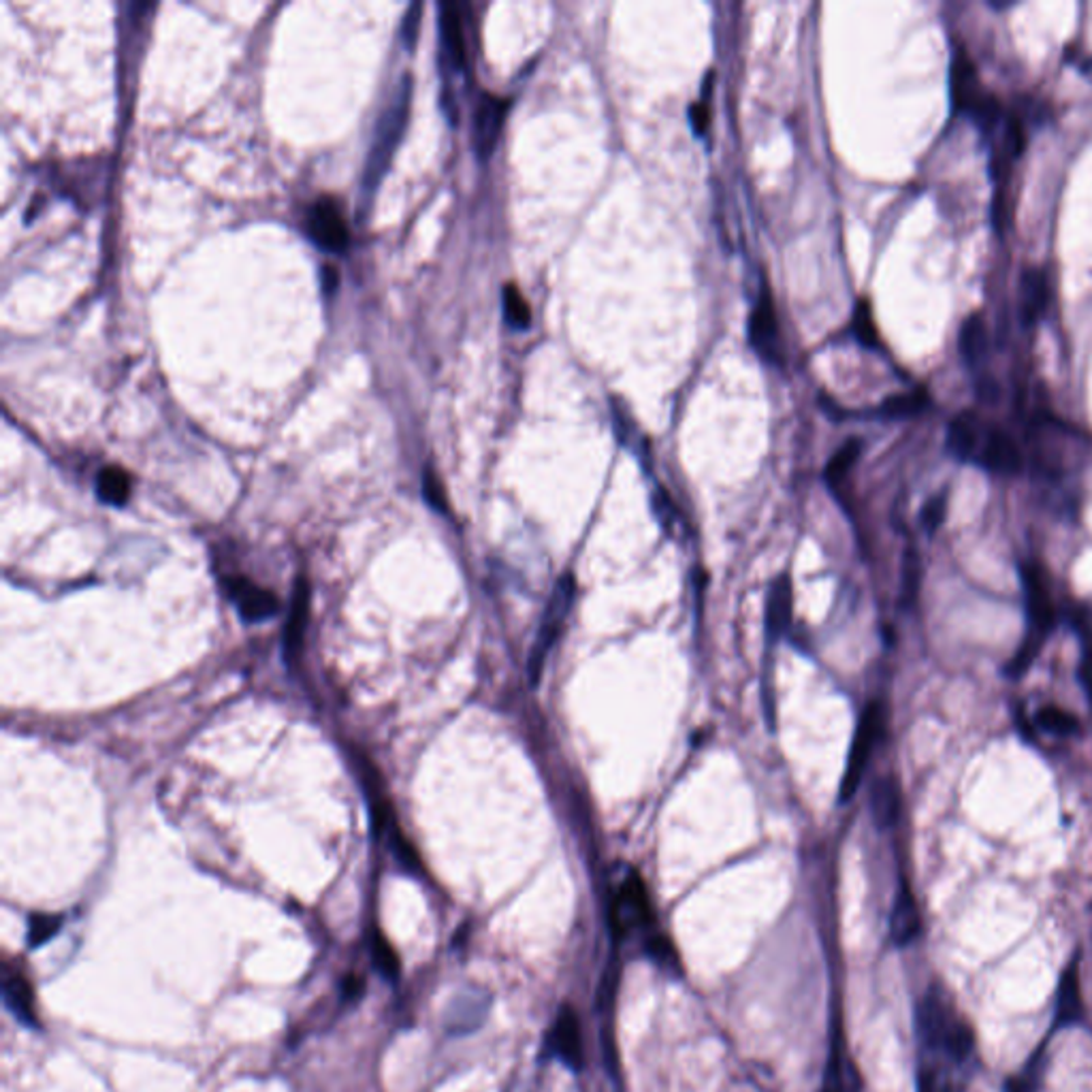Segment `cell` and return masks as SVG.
Listing matches in <instances>:
<instances>
[{
    "instance_id": "6da1fadb",
    "label": "cell",
    "mask_w": 1092,
    "mask_h": 1092,
    "mask_svg": "<svg viewBox=\"0 0 1092 1092\" xmlns=\"http://www.w3.org/2000/svg\"><path fill=\"white\" fill-rule=\"evenodd\" d=\"M922 1092H960L975 1058L973 1028L944 990L931 988L918 1007Z\"/></svg>"
},
{
    "instance_id": "7a4b0ae2",
    "label": "cell",
    "mask_w": 1092,
    "mask_h": 1092,
    "mask_svg": "<svg viewBox=\"0 0 1092 1092\" xmlns=\"http://www.w3.org/2000/svg\"><path fill=\"white\" fill-rule=\"evenodd\" d=\"M946 442L956 459L975 463L985 472L1011 476L1024 465V454L1015 439L975 410H964L950 420Z\"/></svg>"
},
{
    "instance_id": "3957f363",
    "label": "cell",
    "mask_w": 1092,
    "mask_h": 1092,
    "mask_svg": "<svg viewBox=\"0 0 1092 1092\" xmlns=\"http://www.w3.org/2000/svg\"><path fill=\"white\" fill-rule=\"evenodd\" d=\"M950 95L954 110L973 118V123L983 133H990L1000 125L1003 108H1000L998 99L983 88L975 63L962 48L956 50L952 56Z\"/></svg>"
},
{
    "instance_id": "277c9868",
    "label": "cell",
    "mask_w": 1092,
    "mask_h": 1092,
    "mask_svg": "<svg viewBox=\"0 0 1092 1092\" xmlns=\"http://www.w3.org/2000/svg\"><path fill=\"white\" fill-rule=\"evenodd\" d=\"M410 97H412V78L410 75H402V82L398 86L396 99L391 101L387 112L383 114L381 123H378L374 143L370 147V154L366 160V169H363V194L372 196L374 190L381 184V179L389 171V164L393 158L402 135L408 125V112H410Z\"/></svg>"
},
{
    "instance_id": "5b68a950",
    "label": "cell",
    "mask_w": 1092,
    "mask_h": 1092,
    "mask_svg": "<svg viewBox=\"0 0 1092 1092\" xmlns=\"http://www.w3.org/2000/svg\"><path fill=\"white\" fill-rule=\"evenodd\" d=\"M1022 581H1024V589H1026V606H1028L1030 630H1028V636H1026V641L1022 643L1020 651L1015 654L1013 662L1009 664V669H1007L1009 677H1020L1028 669L1030 662L1035 660L1039 647L1043 645V639L1048 636V632L1054 626V606H1052L1048 587H1045V583H1043V576H1041L1039 568H1035V566L1022 568Z\"/></svg>"
},
{
    "instance_id": "8992f818",
    "label": "cell",
    "mask_w": 1092,
    "mask_h": 1092,
    "mask_svg": "<svg viewBox=\"0 0 1092 1092\" xmlns=\"http://www.w3.org/2000/svg\"><path fill=\"white\" fill-rule=\"evenodd\" d=\"M572 602H574V579L570 574H564L557 581L549 604H546L540 632L536 636V643H534L532 651H529L527 673H529V681H532V685H538V682H540L546 656H549L553 643H557V639H559L561 628H564L568 613L572 609Z\"/></svg>"
},
{
    "instance_id": "52a82bcc",
    "label": "cell",
    "mask_w": 1092,
    "mask_h": 1092,
    "mask_svg": "<svg viewBox=\"0 0 1092 1092\" xmlns=\"http://www.w3.org/2000/svg\"><path fill=\"white\" fill-rule=\"evenodd\" d=\"M879 732H882V706L871 704L867 710H864V715L858 723L854 742H852V749H849V760H847L845 775H843L841 790H839L841 802L852 800V796L856 794L860 779L864 775V768H867V760L871 755L873 742L877 740Z\"/></svg>"
},
{
    "instance_id": "ba28073f",
    "label": "cell",
    "mask_w": 1092,
    "mask_h": 1092,
    "mask_svg": "<svg viewBox=\"0 0 1092 1092\" xmlns=\"http://www.w3.org/2000/svg\"><path fill=\"white\" fill-rule=\"evenodd\" d=\"M510 108V101L495 97V95H482L476 110H474V123H472V145L476 156L480 160H489L493 149L499 141V135L504 129V120Z\"/></svg>"
},
{
    "instance_id": "9c48e42d",
    "label": "cell",
    "mask_w": 1092,
    "mask_h": 1092,
    "mask_svg": "<svg viewBox=\"0 0 1092 1092\" xmlns=\"http://www.w3.org/2000/svg\"><path fill=\"white\" fill-rule=\"evenodd\" d=\"M308 231L310 237L318 246L329 252H344L348 246V226L342 216V209L336 199L331 196H321L312 209L308 218Z\"/></svg>"
},
{
    "instance_id": "30bf717a",
    "label": "cell",
    "mask_w": 1092,
    "mask_h": 1092,
    "mask_svg": "<svg viewBox=\"0 0 1092 1092\" xmlns=\"http://www.w3.org/2000/svg\"><path fill=\"white\" fill-rule=\"evenodd\" d=\"M611 918L617 935H626L632 929H639L649 922V899L643 882L636 875H630L621 884L613 903Z\"/></svg>"
},
{
    "instance_id": "8fae6325",
    "label": "cell",
    "mask_w": 1092,
    "mask_h": 1092,
    "mask_svg": "<svg viewBox=\"0 0 1092 1092\" xmlns=\"http://www.w3.org/2000/svg\"><path fill=\"white\" fill-rule=\"evenodd\" d=\"M749 342L755 353L764 361L781 363V342H779V323L777 312L772 308V299L768 293H762L749 316Z\"/></svg>"
},
{
    "instance_id": "7c38bea8",
    "label": "cell",
    "mask_w": 1092,
    "mask_h": 1092,
    "mask_svg": "<svg viewBox=\"0 0 1092 1092\" xmlns=\"http://www.w3.org/2000/svg\"><path fill=\"white\" fill-rule=\"evenodd\" d=\"M489 1013V996L478 990L454 996L444 1013V1028L450 1035H467L480 1028Z\"/></svg>"
},
{
    "instance_id": "4fadbf2b",
    "label": "cell",
    "mask_w": 1092,
    "mask_h": 1092,
    "mask_svg": "<svg viewBox=\"0 0 1092 1092\" xmlns=\"http://www.w3.org/2000/svg\"><path fill=\"white\" fill-rule=\"evenodd\" d=\"M1050 306V282L1048 273L1039 267H1028L1020 276L1018 308L1024 327H1035Z\"/></svg>"
},
{
    "instance_id": "5bb4252c",
    "label": "cell",
    "mask_w": 1092,
    "mask_h": 1092,
    "mask_svg": "<svg viewBox=\"0 0 1092 1092\" xmlns=\"http://www.w3.org/2000/svg\"><path fill=\"white\" fill-rule=\"evenodd\" d=\"M229 594L239 606V613L246 621H263L278 613V598L271 594L269 589H263L256 583L244 579V576H235V579L226 581Z\"/></svg>"
},
{
    "instance_id": "9a60e30c",
    "label": "cell",
    "mask_w": 1092,
    "mask_h": 1092,
    "mask_svg": "<svg viewBox=\"0 0 1092 1092\" xmlns=\"http://www.w3.org/2000/svg\"><path fill=\"white\" fill-rule=\"evenodd\" d=\"M553 1050L555 1054L564 1060V1063L579 1071L583 1067V1039H581V1024L579 1015L570 1007L564 1005L559 1009L555 1024H553Z\"/></svg>"
},
{
    "instance_id": "2e32d148",
    "label": "cell",
    "mask_w": 1092,
    "mask_h": 1092,
    "mask_svg": "<svg viewBox=\"0 0 1092 1092\" xmlns=\"http://www.w3.org/2000/svg\"><path fill=\"white\" fill-rule=\"evenodd\" d=\"M3 1000L15 1020H20L24 1026H39L33 988L18 970L3 973Z\"/></svg>"
},
{
    "instance_id": "e0dca14e",
    "label": "cell",
    "mask_w": 1092,
    "mask_h": 1092,
    "mask_svg": "<svg viewBox=\"0 0 1092 1092\" xmlns=\"http://www.w3.org/2000/svg\"><path fill=\"white\" fill-rule=\"evenodd\" d=\"M439 39H442V50L448 65L454 71H463L467 63L463 24H461L459 9L452 3L439 5Z\"/></svg>"
},
{
    "instance_id": "ac0fdd59",
    "label": "cell",
    "mask_w": 1092,
    "mask_h": 1092,
    "mask_svg": "<svg viewBox=\"0 0 1092 1092\" xmlns=\"http://www.w3.org/2000/svg\"><path fill=\"white\" fill-rule=\"evenodd\" d=\"M918 933H920L918 905L914 901V894L909 892L907 886H903L897 901H894V907H892L890 935H892L894 944H897V946H907V944L914 942V939L918 937Z\"/></svg>"
},
{
    "instance_id": "d6986e66",
    "label": "cell",
    "mask_w": 1092,
    "mask_h": 1092,
    "mask_svg": "<svg viewBox=\"0 0 1092 1092\" xmlns=\"http://www.w3.org/2000/svg\"><path fill=\"white\" fill-rule=\"evenodd\" d=\"M958 351L970 370H977L988 355V329L981 314H970L958 331Z\"/></svg>"
},
{
    "instance_id": "ffe728a7",
    "label": "cell",
    "mask_w": 1092,
    "mask_h": 1092,
    "mask_svg": "<svg viewBox=\"0 0 1092 1092\" xmlns=\"http://www.w3.org/2000/svg\"><path fill=\"white\" fill-rule=\"evenodd\" d=\"M790 619H792V587H790V581H787V576H781V579H777L775 585H772L768 606H766V630L772 641L779 639V636L787 630Z\"/></svg>"
},
{
    "instance_id": "44dd1931",
    "label": "cell",
    "mask_w": 1092,
    "mask_h": 1092,
    "mask_svg": "<svg viewBox=\"0 0 1092 1092\" xmlns=\"http://www.w3.org/2000/svg\"><path fill=\"white\" fill-rule=\"evenodd\" d=\"M871 813L875 824L886 830L894 826L901 813V792L899 785L892 777H882L875 781L871 792Z\"/></svg>"
},
{
    "instance_id": "7402d4cb",
    "label": "cell",
    "mask_w": 1092,
    "mask_h": 1092,
    "mask_svg": "<svg viewBox=\"0 0 1092 1092\" xmlns=\"http://www.w3.org/2000/svg\"><path fill=\"white\" fill-rule=\"evenodd\" d=\"M931 404V398L929 393L924 389H918V391H912V393H903V396H894V398H888L882 406H879L875 410L877 416L882 418H909V416H916L920 412H924V410L929 408Z\"/></svg>"
},
{
    "instance_id": "603a6c76",
    "label": "cell",
    "mask_w": 1092,
    "mask_h": 1092,
    "mask_svg": "<svg viewBox=\"0 0 1092 1092\" xmlns=\"http://www.w3.org/2000/svg\"><path fill=\"white\" fill-rule=\"evenodd\" d=\"M97 493L105 504L123 506L131 495V476L123 467L110 465L99 472L97 478Z\"/></svg>"
},
{
    "instance_id": "cb8c5ba5",
    "label": "cell",
    "mask_w": 1092,
    "mask_h": 1092,
    "mask_svg": "<svg viewBox=\"0 0 1092 1092\" xmlns=\"http://www.w3.org/2000/svg\"><path fill=\"white\" fill-rule=\"evenodd\" d=\"M308 602H310V587L306 581L299 579L297 591H295V602H293V613L291 617H288V628H286V647L291 654L301 645L303 630H306V624H308Z\"/></svg>"
},
{
    "instance_id": "d4e9b609",
    "label": "cell",
    "mask_w": 1092,
    "mask_h": 1092,
    "mask_svg": "<svg viewBox=\"0 0 1092 1092\" xmlns=\"http://www.w3.org/2000/svg\"><path fill=\"white\" fill-rule=\"evenodd\" d=\"M1035 721H1037V725L1041 727V730L1056 734V736H1073V734L1080 732V719L1075 715H1071L1069 710L1054 706V704L1043 706L1037 712Z\"/></svg>"
},
{
    "instance_id": "484cf974",
    "label": "cell",
    "mask_w": 1092,
    "mask_h": 1092,
    "mask_svg": "<svg viewBox=\"0 0 1092 1092\" xmlns=\"http://www.w3.org/2000/svg\"><path fill=\"white\" fill-rule=\"evenodd\" d=\"M370 950H372L374 966L381 970V975L387 977L389 981H396L400 977V958L396 950L391 948V944L378 931L372 933Z\"/></svg>"
},
{
    "instance_id": "4316f807",
    "label": "cell",
    "mask_w": 1092,
    "mask_h": 1092,
    "mask_svg": "<svg viewBox=\"0 0 1092 1092\" xmlns=\"http://www.w3.org/2000/svg\"><path fill=\"white\" fill-rule=\"evenodd\" d=\"M860 452H862V442L856 437L849 439V442H845L837 452H834V457L826 465V480L832 484V487H837V484L847 476L849 469H852V465L858 461Z\"/></svg>"
},
{
    "instance_id": "83f0119b",
    "label": "cell",
    "mask_w": 1092,
    "mask_h": 1092,
    "mask_svg": "<svg viewBox=\"0 0 1092 1092\" xmlns=\"http://www.w3.org/2000/svg\"><path fill=\"white\" fill-rule=\"evenodd\" d=\"M504 314H506V321L514 329H527L529 323H532V310H529V303L525 301L523 293L514 284H508L504 288Z\"/></svg>"
},
{
    "instance_id": "f1b7e54d",
    "label": "cell",
    "mask_w": 1092,
    "mask_h": 1092,
    "mask_svg": "<svg viewBox=\"0 0 1092 1092\" xmlns=\"http://www.w3.org/2000/svg\"><path fill=\"white\" fill-rule=\"evenodd\" d=\"M63 927V918L52 914H35L28 920V946L39 948L48 944L50 939Z\"/></svg>"
},
{
    "instance_id": "f546056e",
    "label": "cell",
    "mask_w": 1092,
    "mask_h": 1092,
    "mask_svg": "<svg viewBox=\"0 0 1092 1092\" xmlns=\"http://www.w3.org/2000/svg\"><path fill=\"white\" fill-rule=\"evenodd\" d=\"M1078 1011V970L1069 968L1060 981V998H1058V1018L1060 1022H1069L1075 1018Z\"/></svg>"
},
{
    "instance_id": "4dcf8cb0",
    "label": "cell",
    "mask_w": 1092,
    "mask_h": 1092,
    "mask_svg": "<svg viewBox=\"0 0 1092 1092\" xmlns=\"http://www.w3.org/2000/svg\"><path fill=\"white\" fill-rule=\"evenodd\" d=\"M854 331H856L860 344L869 346V348L879 346V333H877V327H875V321H873L871 303L867 299L858 301L856 314H854Z\"/></svg>"
},
{
    "instance_id": "1f68e13d",
    "label": "cell",
    "mask_w": 1092,
    "mask_h": 1092,
    "mask_svg": "<svg viewBox=\"0 0 1092 1092\" xmlns=\"http://www.w3.org/2000/svg\"><path fill=\"white\" fill-rule=\"evenodd\" d=\"M920 559L914 549H909L905 555V568H903V596L907 604H912L918 596L920 587Z\"/></svg>"
},
{
    "instance_id": "d6a6232c",
    "label": "cell",
    "mask_w": 1092,
    "mask_h": 1092,
    "mask_svg": "<svg viewBox=\"0 0 1092 1092\" xmlns=\"http://www.w3.org/2000/svg\"><path fill=\"white\" fill-rule=\"evenodd\" d=\"M948 510V497L946 493L935 495L929 499V504L922 510V525L927 529V534L933 536L939 527H942Z\"/></svg>"
},
{
    "instance_id": "836d02e7",
    "label": "cell",
    "mask_w": 1092,
    "mask_h": 1092,
    "mask_svg": "<svg viewBox=\"0 0 1092 1092\" xmlns=\"http://www.w3.org/2000/svg\"><path fill=\"white\" fill-rule=\"evenodd\" d=\"M418 22H420V5L414 3L412 7H410L404 15V24H402V39H404V45L408 50L414 48L416 43V35H418Z\"/></svg>"
},
{
    "instance_id": "e575fe53",
    "label": "cell",
    "mask_w": 1092,
    "mask_h": 1092,
    "mask_svg": "<svg viewBox=\"0 0 1092 1092\" xmlns=\"http://www.w3.org/2000/svg\"><path fill=\"white\" fill-rule=\"evenodd\" d=\"M654 510H656L658 521L664 527H671L675 523V508H673L671 499H669V495H666L664 489H656V493H654Z\"/></svg>"
},
{
    "instance_id": "d590c367",
    "label": "cell",
    "mask_w": 1092,
    "mask_h": 1092,
    "mask_svg": "<svg viewBox=\"0 0 1092 1092\" xmlns=\"http://www.w3.org/2000/svg\"><path fill=\"white\" fill-rule=\"evenodd\" d=\"M647 950H649V954H651V958H654L656 962L675 966V962H677V954H675V948H673L669 942H666V939H662V937H660V939H654V942L649 944Z\"/></svg>"
},
{
    "instance_id": "8d00e7d4",
    "label": "cell",
    "mask_w": 1092,
    "mask_h": 1092,
    "mask_svg": "<svg viewBox=\"0 0 1092 1092\" xmlns=\"http://www.w3.org/2000/svg\"><path fill=\"white\" fill-rule=\"evenodd\" d=\"M424 497H427V502L433 508L446 510V499H444L442 484H439V480L431 472H424Z\"/></svg>"
},
{
    "instance_id": "74e56055",
    "label": "cell",
    "mask_w": 1092,
    "mask_h": 1092,
    "mask_svg": "<svg viewBox=\"0 0 1092 1092\" xmlns=\"http://www.w3.org/2000/svg\"><path fill=\"white\" fill-rule=\"evenodd\" d=\"M689 116H691L693 131H695L697 135H704L706 129H708V125H710V120H708L710 116H708V105H706V101L702 99L700 103H695L693 108L689 110Z\"/></svg>"
},
{
    "instance_id": "f35d334b",
    "label": "cell",
    "mask_w": 1092,
    "mask_h": 1092,
    "mask_svg": "<svg viewBox=\"0 0 1092 1092\" xmlns=\"http://www.w3.org/2000/svg\"><path fill=\"white\" fill-rule=\"evenodd\" d=\"M342 988H344V996H346V998L355 1000V998H359V996L363 994V988H366V981H363V977L348 975V977L344 979V983H342Z\"/></svg>"
},
{
    "instance_id": "ab89813d",
    "label": "cell",
    "mask_w": 1092,
    "mask_h": 1092,
    "mask_svg": "<svg viewBox=\"0 0 1092 1092\" xmlns=\"http://www.w3.org/2000/svg\"><path fill=\"white\" fill-rule=\"evenodd\" d=\"M819 1092H841V1086L834 1082V1075L830 1073V1080H826V1086L819 1090Z\"/></svg>"
}]
</instances>
